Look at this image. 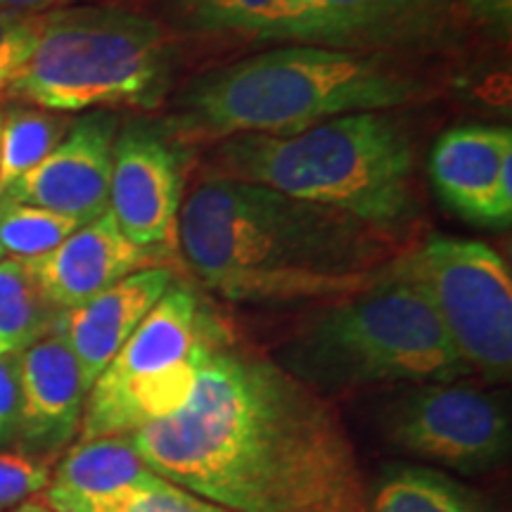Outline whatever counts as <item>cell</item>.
<instances>
[{"label": "cell", "mask_w": 512, "mask_h": 512, "mask_svg": "<svg viewBox=\"0 0 512 512\" xmlns=\"http://www.w3.org/2000/svg\"><path fill=\"white\" fill-rule=\"evenodd\" d=\"M19 425V354L0 356V446L17 439Z\"/></svg>", "instance_id": "obj_26"}, {"label": "cell", "mask_w": 512, "mask_h": 512, "mask_svg": "<svg viewBox=\"0 0 512 512\" xmlns=\"http://www.w3.org/2000/svg\"><path fill=\"white\" fill-rule=\"evenodd\" d=\"M434 188L465 219L505 226L512 216V131L458 126L446 131L430 157Z\"/></svg>", "instance_id": "obj_12"}, {"label": "cell", "mask_w": 512, "mask_h": 512, "mask_svg": "<svg viewBox=\"0 0 512 512\" xmlns=\"http://www.w3.org/2000/svg\"><path fill=\"white\" fill-rule=\"evenodd\" d=\"M465 8L477 22L486 27L510 29V8L512 0H465Z\"/></svg>", "instance_id": "obj_27"}, {"label": "cell", "mask_w": 512, "mask_h": 512, "mask_svg": "<svg viewBox=\"0 0 512 512\" xmlns=\"http://www.w3.org/2000/svg\"><path fill=\"white\" fill-rule=\"evenodd\" d=\"M401 242L347 211L228 178L197 183L176 226L183 264L233 302L351 297L394 271Z\"/></svg>", "instance_id": "obj_2"}, {"label": "cell", "mask_w": 512, "mask_h": 512, "mask_svg": "<svg viewBox=\"0 0 512 512\" xmlns=\"http://www.w3.org/2000/svg\"><path fill=\"white\" fill-rule=\"evenodd\" d=\"M86 396L79 363L55 328L19 351L17 439L27 456H53L72 441Z\"/></svg>", "instance_id": "obj_14"}, {"label": "cell", "mask_w": 512, "mask_h": 512, "mask_svg": "<svg viewBox=\"0 0 512 512\" xmlns=\"http://www.w3.org/2000/svg\"><path fill=\"white\" fill-rule=\"evenodd\" d=\"M183 147L162 126L133 121L114 138L110 214L133 245L166 252L176 249L183 204Z\"/></svg>", "instance_id": "obj_10"}, {"label": "cell", "mask_w": 512, "mask_h": 512, "mask_svg": "<svg viewBox=\"0 0 512 512\" xmlns=\"http://www.w3.org/2000/svg\"><path fill=\"white\" fill-rule=\"evenodd\" d=\"M10 512H55V510L50 508V505L43 503V498H29V501L19 503L17 508Z\"/></svg>", "instance_id": "obj_29"}, {"label": "cell", "mask_w": 512, "mask_h": 512, "mask_svg": "<svg viewBox=\"0 0 512 512\" xmlns=\"http://www.w3.org/2000/svg\"><path fill=\"white\" fill-rule=\"evenodd\" d=\"M434 88L382 55L287 46L223 64L185 83L159 121L176 145L233 136H292L358 112L430 100Z\"/></svg>", "instance_id": "obj_3"}, {"label": "cell", "mask_w": 512, "mask_h": 512, "mask_svg": "<svg viewBox=\"0 0 512 512\" xmlns=\"http://www.w3.org/2000/svg\"><path fill=\"white\" fill-rule=\"evenodd\" d=\"M74 119L69 114L48 112L41 107L15 105L0 121V195L46 159Z\"/></svg>", "instance_id": "obj_19"}, {"label": "cell", "mask_w": 512, "mask_h": 512, "mask_svg": "<svg viewBox=\"0 0 512 512\" xmlns=\"http://www.w3.org/2000/svg\"><path fill=\"white\" fill-rule=\"evenodd\" d=\"M401 451L451 470L484 472L510 451V415L501 399L460 380L413 384L382 415Z\"/></svg>", "instance_id": "obj_9"}, {"label": "cell", "mask_w": 512, "mask_h": 512, "mask_svg": "<svg viewBox=\"0 0 512 512\" xmlns=\"http://www.w3.org/2000/svg\"><path fill=\"white\" fill-rule=\"evenodd\" d=\"M181 10L197 31L287 41L294 0H181Z\"/></svg>", "instance_id": "obj_21"}, {"label": "cell", "mask_w": 512, "mask_h": 512, "mask_svg": "<svg viewBox=\"0 0 512 512\" xmlns=\"http://www.w3.org/2000/svg\"><path fill=\"white\" fill-rule=\"evenodd\" d=\"M155 479L131 434L81 439L55 467L41 498L55 512H98Z\"/></svg>", "instance_id": "obj_16"}, {"label": "cell", "mask_w": 512, "mask_h": 512, "mask_svg": "<svg viewBox=\"0 0 512 512\" xmlns=\"http://www.w3.org/2000/svg\"><path fill=\"white\" fill-rule=\"evenodd\" d=\"M121 121L117 112L95 110L74 119L62 143L36 169L24 174L0 195L69 216L81 226L110 209L112 150Z\"/></svg>", "instance_id": "obj_11"}, {"label": "cell", "mask_w": 512, "mask_h": 512, "mask_svg": "<svg viewBox=\"0 0 512 512\" xmlns=\"http://www.w3.org/2000/svg\"><path fill=\"white\" fill-rule=\"evenodd\" d=\"M176 41L155 17L117 5H74L41 15L29 62L8 98L48 112L95 107L155 110L176 72Z\"/></svg>", "instance_id": "obj_6"}, {"label": "cell", "mask_w": 512, "mask_h": 512, "mask_svg": "<svg viewBox=\"0 0 512 512\" xmlns=\"http://www.w3.org/2000/svg\"><path fill=\"white\" fill-rule=\"evenodd\" d=\"M79 221L31 204L0 202V247L17 259H34L64 242Z\"/></svg>", "instance_id": "obj_22"}, {"label": "cell", "mask_w": 512, "mask_h": 512, "mask_svg": "<svg viewBox=\"0 0 512 512\" xmlns=\"http://www.w3.org/2000/svg\"><path fill=\"white\" fill-rule=\"evenodd\" d=\"M98 512H233L221 505H214L202 498L178 489V486L164 482L157 477L155 482L143 486V489L131 494L124 501L107 505Z\"/></svg>", "instance_id": "obj_25"}, {"label": "cell", "mask_w": 512, "mask_h": 512, "mask_svg": "<svg viewBox=\"0 0 512 512\" xmlns=\"http://www.w3.org/2000/svg\"><path fill=\"white\" fill-rule=\"evenodd\" d=\"M444 0H294L287 41L323 48H370L420 27Z\"/></svg>", "instance_id": "obj_17"}, {"label": "cell", "mask_w": 512, "mask_h": 512, "mask_svg": "<svg viewBox=\"0 0 512 512\" xmlns=\"http://www.w3.org/2000/svg\"><path fill=\"white\" fill-rule=\"evenodd\" d=\"M0 121H3V112H0Z\"/></svg>", "instance_id": "obj_31"}, {"label": "cell", "mask_w": 512, "mask_h": 512, "mask_svg": "<svg viewBox=\"0 0 512 512\" xmlns=\"http://www.w3.org/2000/svg\"><path fill=\"white\" fill-rule=\"evenodd\" d=\"M275 363L318 394L470 375L430 302L396 268L313 313Z\"/></svg>", "instance_id": "obj_5"}, {"label": "cell", "mask_w": 512, "mask_h": 512, "mask_svg": "<svg viewBox=\"0 0 512 512\" xmlns=\"http://www.w3.org/2000/svg\"><path fill=\"white\" fill-rule=\"evenodd\" d=\"M3 254H5V252H3V247H0V259H3Z\"/></svg>", "instance_id": "obj_30"}, {"label": "cell", "mask_w": 512, "mask_h": 512, "mask_svg": "<svg viewBox=\"0 0 512 512\" xmlns=\"http://www.w3.org/2000/svg\"><path fill=\"white\" fill-rule=\"evenodd\" d=\"M373 512H491L458 479L422 465H394L370 491Z\"/></svg>", "instance_id": "obj_18"}, {"label": "cell", "mask_w": 512, "mask_h": 512, "mask_svg": "<svg viewBox=\"0 0 512 512\" xmlns=\"http://www.w3.org/2000/svg\"><path fill=\"white\" fill-rule=\"evenodd\" d=\"M57 316L22 259L0 261V356L19 354L48 335Z\"/></svg>", "instance_id": "obj_20"}, {"label": "cell", "mask_w": 512, "mask_h": 512, "mask_svg": "<svg viewBox=\"0 0 512 512\" xmlns=\"http://www.w3.org/2000/svg\"><path fill=\"white\" fill-rule=\"evenodd\" d=\"M204 169L347 211L399 238L418 214L415 145L387 112L344 114L292 136L226 138L209 147Z\"/></svg>", "instance_id": "obj_4"}, {"label": "cell", "mask_w": 512, "mask_h": 512, "mask_svg": "<svg viewBox=\"0 0 512 512\" xmlns=\"http://www.w3.org/2000/svg\"><path fill=\"white\" fill-rule=\"evenodd\" d=\"M131 441L164 482L233 512H373L335 406L223 337L181 411Z\"/></svg>", "instance_id": "obj_1"}, {"label": "cell", "mask_w": 512, "mask_h": 512, "mask_svg": "<svg viewBox=\"0 0 512 512\" xmlns=\"http://www.w3.org/2000/svg\"><path fill=\"white\" fill-rule=\"evenodd\" d=\"M219 337L197 294L171 283L93 382L81 439L133 434L181 411Z\"/></svg>", "instance_id": "obj_7"}, {"label": "cell", "mask_w": 512, "mask_h": 512, "mask_svg": "<svg viewBox=\"0 0 512 512\" xmlns=\"http://www.w3.org/2000/svg\"><path fill=\"white\" fill-rule=\"evenodd\" d=\"M171 283H174V273L169 268H143V271L126 275L91 302L76 306L72 311H60L55 330L72 349L88 392L102 370L110 366L112 358L128 342V337L138 330L147 313L155 309Z\"/></svg>", "instance_id": "obj_15"}, {"label": "cell", "mask_w": 512, "mask_h": 512, "mask_svg": "<svg viewBox=\"0 0 512 512\" xmlns=\"http://www.w3.org/2000/svg\"><path fill=\"white\" fill-rule=\"evenodd\" d=\"M430 302L470 373L505 382L512 373V278L494 247L434 238L394 266Z\"/></svg>", "instance_id": "obj_8"}, {"label": "cell", "mask_w": 512, "mask_h": 512, "mask_svg": "<svg viewBox=\"0 0 512 512\" xmlns=\"http://www.w3.org/2000/svg\"><path fill=\"white\" fill-rule=\"evenodd\" d=\"M74 0H0V10H17V12H50L57 8H67Z\"/></svg>", "instance_id": "obj_28"}, {"label": "cell", "mask_w": 512, "mask_h": 512, "mask_svg": "<svg viewBox=\"0 0 512 512\" xmlns=\"http://www.w3.org/2000/svg\"><path fill=\"white\" fill-rule=\"evenodd\" d=\"M157 259H162V252L133 245L105 211L50 252L24 259V266L57 311H72L126 275L159 266Z\"/></svg>", "instance_id": "obj_13"}, {"label": "cell", "mask_w": 512, "mask_h": 512, "mask_svg": "<svg viewBox=\"0 0 512 512\" xmlns=\"http://www.w3.org/2000/svg\"><path fill=\"white\" fill-rule=\"evenodd\" d=\"M41 15L0 10V100L8 98L12 81L34 53L41 31Z\"/></svg>", "instance_id": "obj_23"}, {"label": "cell", "mask_w": 512, "mask_h": 512, "mask_svg": "<svg viewBox=\"0 0 512 512\" xmlns=\"http://www.w3.org/2000/svg\"><path fill=\"white\" fill-rule=\"evenodd\" d=\"M50 463L27 453H0V510L29 501L50 482Z\"/></svg>", "instance_id": "obj_24"}]
</instances>
